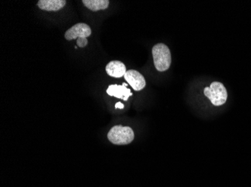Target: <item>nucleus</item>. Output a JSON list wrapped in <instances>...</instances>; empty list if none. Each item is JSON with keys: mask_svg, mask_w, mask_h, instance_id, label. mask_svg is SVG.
<instances>
[{"mask_svg": "<svg viewBox=\"0 0 251 187\" xmlns=\"http://www.w3.org/2000/svg\"><path fill=\"white\" fill-rule=\"evenodd\" d=\"M153 63L158 71H167L172 63V55L169 47L164 43H157L152 49Z\"/></svg>", "mask_w": 251, "mask_h": 187, "instance_id": "1", "label": "nucleus"}, {"mask_svg": "<svg viewBox=\"0 0 251 187\" xmlns=\"http://www.w3.org/2000/svg\"><path fill=\"white\" fill-rule=\"evenodd\" d=\"M133 130L129 126L117 125L113 126L108 133V139L111 143L118 145H125L133 141Z\"/></svg>", "mask_w": 251, "mask_h": 187, "instance_id": "2", "label": "nucleus"}, {"mask_svg": "<svg viewBox=\"0 0 251 187\" xmlns=\"http://www.w3.org/2000/svg\"><path fill=\"white\" fill-rule=\"evenodd\" d=\"M204 95L216 106H221L225 104L228 97L225 86L219 82H214L210 87L204 88Z\"/></svg>", "mask_w": 251, "mask_h": 187, "instance_id": "3", "label": "nucleus"}, {"mask_svg": "<svg viewBox=\"0 0 251 187\" xmlns=\"http://www.w3.org/2000/svg\"><path fill=\"white\" fill-rule=\"evenodd\" d=\"M91 29L84 22H78L68 29L65 33V39L67 41L74 40L79 38H88L91 35Z\"/></svg>", "mask_w": 251, "mask_h": 187, "instance_id": "4", "label": "nucleus"}, {"mask_svg": "<svg viewBox=\"0 0 251 187\" xmlns=\"http://www.w3.org/2000/svg\"><path fill=\"white\" fill-rule=\"evenodd\" d=\"M124 78L135 91H141L146 85L145 77L135 70H129L126 72Z\"/></svg>", "mask_w": 251, "mask_h": 187, "instance_id": "5", "label": "nucleus"}, {"mask_svg": "<svg viewBox=\"0 0 251 187\" xmlns=\"http://www.w3.org/2000/svg\"><path fill=\"white\" fill-rule=\"evenodd\" d=\"M126 86H127V84L125 83H123L122 85H111L108 86L106 92L110 96L115 97V98L126 101H128L129 97L132 95L131 90L126 88Z\"/></svg>", "mask_w": 251, "mask_h": 187, "instance_id": "6", "label": "nucleus"}, {"mask_svg": "<svg viewBox=\"0 0 251 187\" xmlns=\"http://www.w3.org/2000/svg\"><path fill=\"white\" fill-rule=\"evenodd\" d=\"M105 71L110 77L115 78L124 77L126 72L125 64L120 61L110 62L105 67Z\"/></svg>", "mask_w": 251, "mask_h": 187, "instance_id": "7", "label": "nucleus"}, {"mask_svg": "<svg viewBox=\"0 0 251 187\" xmlns=\"http://www.w3.org/2000/svg\"><path fill=\"white\" fill-rule=\"evenodd\" d=\"M65 0H39L38 6L41 10L47 11H57L66 5Z\"/></svg>", "mask_w": 251, "mask_h": 187, "instance_id": "8", "label": "nucleus"}, {"mask_svg": "<svg viewBox=\"0 0 251 187\" xmlns=\"http://www.w3.org/2000/svg\"><path fill=\"white\" fill-rule=\"evenodd\" d=\"M82 2L91 11H98L108 8L110 2L108 0H83Z\"/></svg>", "mask_w": 251, "mask_h": 187, "instance_id": "9", "label": "nucleus"}, {"mask_svg": "<svg viewBox=\"0 0 251 187\" xmlns=\"http://www.w3.org/2000/svg\"><path fill=\"white\" fill-rule=\"evenodd\" d=\"M87 43H88V41L85 38H79V39H77V46L78 47H81V48L85 47Z\"/></svg>", "mask_w": 251, "mask_h": 187, "instance_id": "10", "label": "nucleus"}, {"mask_svg": "<svg viewBox=\"0 0 251 187\" xmlns=\"http://www.w3.org/2000/svg\"><path fill=\"white\" fill-rule=\"evenodd\" d=\"M115 108H116V109H118V108H119V109H124V105L121 104V103H117V104H115Z\"/></svg>", "mask_w": 251, "mask_h": 187, "instance_id": "11", "label": "nucleus"}]
</instances>
